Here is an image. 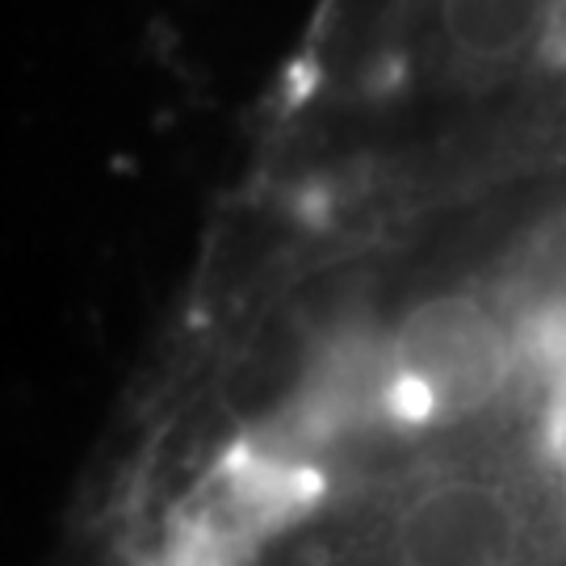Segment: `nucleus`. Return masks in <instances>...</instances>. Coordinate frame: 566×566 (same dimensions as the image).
I'll list each match as a JSON object with an SVG mask.
<instances>
[{
	"instance_id": "nucleus-1",
	"label": "nucleus",
	"mask_w": 566,
	"mask_h": 566,
	"mask_svg": "<svg viewBox=\"0 0 566 566\" xmlns=\"http://www.w3.org/2000/svg\"><path fill=\"white\" fill-rule=\"evenodd\" d=\"M512 348L500 319L470 294L411 306L386 340V382L411 420H462L507 382Z\"/></svg>"
},
{
	"instance_id": "nucleus-2",
	"label": "nucleus",
	"mask_w": 566,
	"mask_h": 566,
	"mask_svg": "<svg viewBox=\"0 0 566 566\" xmlns=\"http://www.w3.org/2000/svg\"><path fill=\"white\" fill-rule=\"evenodd\" d=\"M521 512L495 483L441 479L399 512V558L416 566H516Z\"/></svg>"
},
{
	"instance_id": "nucleus-3",
	"label": "nucleus",
	"mask_w": 566,
	"mask_h": 566,
	"mask_svg": "<svg viewBox=\"0 0 566 566\" xmlns=\"http://www.w3.org/2000/svg\"><path fill=\"white\" fill-rule=\"evenodd\" d=\"M446 34L465 55L507 60L537 30V0H441Z\"/></svg>"
},
{
	"instance_id": "nucleus-4",
	"label": "nucleus",
	"mask_w": 566,
	"mask_h": 566,
	"mask_svg": "<svg viewBox=\"0 0 566 566\" xmlns=\"http://www.w3.org/2000/svg\"><path fill=\"white\" fill-rule=\"evenodd\" d=\"M395 566H416V563H403V558H399V563H395Z\"/></svg>"
}]
</instances>
